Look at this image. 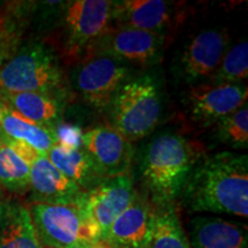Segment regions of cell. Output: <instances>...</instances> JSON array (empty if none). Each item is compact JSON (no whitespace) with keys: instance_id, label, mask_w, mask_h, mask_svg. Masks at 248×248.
<instances>
[{"instance_id":"obj_16","label":"cell","mask_w":248,"mask_h":248,"mask_svg":"<svg viewBox=\"0 0 248 248\" xmlns=\"http://www.w3.org/2000/svg\"><path fill=\"white\" fill-rule=\"evenodd\" d=\"M188 241L191 248H248L247 226L217 216H194Z\"/></svg>"},{"instance_id":"obj_21","label":"cell","mask_w":248,"mask_h":248,"mask_svg":"<svg viewBox=\"0 0 248 248\" xmlns=\"http://www.w3.org/2000/svg\"><path fill=\"white\" fill-rule=\"evenodd\" d=\"M46 156L59 171L84 192L93 190L105 179L83 146L70 147L55 144Z\"/></svg>"},{"instance_id":"obj_5","label":"cell","mask_w":248,"mask_h":248,"mask_svg":"<svg viewBox=\"0 0 248 248\" xmlns=\"http://www.w3.org/2000/svg\"><path fill=\"white\" fill-rule=\"evenodd\" d=\"M58 9L59 57L61 55L67 63H77L89 57L98 40L111 27V1H60Z\"/></svg>"},{"instance_id":"obj_23","label":"cell","mask_w":248,"mask_h":248,"mask_svg":"<svg viewBox=\"0 0 248 248\" xmlns=\"http://www.w3.org/2000/svg\"><path fill=\"white\" fill-rule=\"evenodd\" d=\"M148 248H191L175 203L154 208L153 229Z\"/></svg>"},{"instance_id":"obj_14","label":"cell","mask_w":248,"mask_h":248,"mask_svg":"<svg viewBox=\"0 0 248 248\" xmlns=\"http://www.w3.org/2000/svg\"><path fill=\"white\" fill-rule=\"evenodd\" d=\"M28 192L31 203L64 206H83L86 193L59 171L46 155H39L31 166Z\"/></svg>"},{"instance_id":"obj_3","label":"cell","mask_w":248,"mask_h":248,"mask_svg":"<svg viewBox=\"0 0 248 248\" xmlns=\"http://www.w3.org/2000/svg\"><path fill=\"white\" fill-rule=\"evenodd\" d=\"M110 128L130 142L137 141L154 131L162 114L161 92L151 74L130 77L121 86L109 107Z\"/></svg>"},{"instance_id":"obj_24","label":"cell","mask_w":248,"mask_h":248,"mask_svg":"<svg viewBox=\"0 0 248 248\" xmlns=\"http://www.w3.org/2000/svg\"><path fill=\"white\" fill-rule=\"evenodd\" d=\"M248 76V43L246 40L228 48L208 84L224 85L244 83Z\"/></svg>"},{"instance_id":"obj_4","label":"cell","mask_w":248,"mask_h":248,"mask_svg":"<svg viewBox=\"0 0 248 248\" xmlns=\"http://www.w3.org/2000/svg\"><path fill=\"white\" fill-rule=\"evenodd\" d=\"M63 70L53 46L39 40L23 43L0 68V90L63 93Z\"/></svg>"},{"instance_id":"obj_25","label":"cell","mask_w":248,"mask_h":248,"mask_svg":"<svg viewBox=\"0 0 248 248\" xmlns=\"http://www.w3.org/2000/svg\"><path fill=\"white\" fill-rule=\"evenodd\" d=\"M214 128V137L222 145L233 150L248 148V107L245 104L233 113L219 120Z\"/></svg>"},{"instance_id":"obj_6","label":"cell","mask_w":248,"mask_h":248,"mask_svg":"<svg viewBox=\"0 0 248 248\" xmlns=\"http://www.w3.org/2000/svg\"><path fill=\"white\" fill-rule=\"evenodd\" d=\"M29 210L43 248H91L101 243V232L84 206L31 203Z\"/></svg>"},{"instance_id":"obj_10","label":"cell","mask_w":248,"mask_h":248,"mask_svg":"<svg viewBox=\"0 0 248 248\" xmlns=\"http://www.w3.org/2000/svg\"><path fill=\"white\" fill-rule=\"evenodd\" d=\"M182 16L178 2L163 0L111 1V27L148 31L167 39L175 32Z\"/></svg>"},{"instance_id":"obj_11","label":"cell","mask_w":248,"mask_h":248,"mask_svg":"<svg viewBox=\"0 0 248 248\" xmlns=\"http://www.w3.org/2000/svg\"><path fill=\"white\" fill-rule=\"evenodd\" d=\"M246 84H204L188 89L186 107L191 120L203 128L214 126L229 114L247 104Z\"/></svg>"},{"instance_id":"obj_17","label":"cell","mask_w":248,"mask_h":248,"mask_svg":"<svg viewBox=\"0 0 248 248\" xmlns=\"http://www.w3.org/2000/svg\"><path fill=\"white\" fill-rule=\"evenodd\" d=\"M0 99L31 122L55 129L62 122L63 93L8 92L0 90Z\"/></svg>"},{"instance_id":"obj_27","label":"cell","mask_w":248,"mask_h":248,"mask_svg":"<svg viewBox=\"0 0 248 248\" xmlns=\"http://www.w3.org/2000/svg\"><path fill=\"white\" fill-rule=\"evenodd\" d=\"M6 140V137L4 135V132H2V129H1V125H0V145L2 144Z\"/></svg>"},{"instance_id":"obj_19","label":"cell","mask_w":248,"mask_h":248,"mask_svg":"<svg viewBox=\"0 0 248 248\" xmlns=\"http://www.w3.org/2000/svg\"><path fill=\"white\" fill-rule=\"evenodd\" d=\"M39 155L32 147L6 138L0 145V187L13 194L27 193L31 166Z\"/></svg>"},{"instance_id":"obj_15","label":"cell","mask_w":248,"mask_h":248,"mask_svg":"<svg viewBox=\"0 0 248 248\" xmlns=\"http://www.w3.org/2000/svg\"><path fill=\"white\" fill-rule=\"evenodd\" d=\"M153 219L154 208L146 198L137 193L131 204L109 226L101 243L111 248H148Z\"/></svg>"},{"instance_id":"obj_26","label":"cell","mask_w":248,"mask_h":248,"mask_svg":"<svg viewBox=\"0 0 248 248\" xmlns=\"http://www.w3.org/2000/svg\"><path fill=\"white\" fill-rule=\"evenodd\" d=\"M91 248H111V247L108 246V245L105 243H99L97 245H94V246H92Z\"/></svg>"},{"instance_id":"obj_13","label":"cell","mask_w":248,"mask_h":248,"mask_svg":"<svg viewBox=\"0 0 248 248\" xmlns=\"http://www.w3.org/2000/svg\"><path fill=\"white\" fill-rule=\"evenodd\" d=\"M82 146L105 178L129 173L133 160L131 142L110 126H97L82 133Z\"/></svg>"},{"instance_id":"obj_18","label":"cell","mask_w":248,"mask_h":248,"mask_svg":"<svg viewBox=\"0 0 248 248\" xmlns=\"http://www.w3.org/2000/svg\"><path fill=\"white\" fill-rule=\"evenodd\" d=\"M0 248H43L29 207L4 197L0 198Z\"/></svg>"},{"instance_id":"obj_2","label":"cell","mask_w":248,"mask_h":248,"mask_svg":"<svg viewBox=\"0 0 248 248\" xmlns=\"http://www.w3.org/2000/svg\"><path fill=\"white\" fill-rule=\"evenodd\" d=\"M201 159V152L184 136L167 132L145 147L140 159L141 181L156 206L175 203Z\"/></svg>"},{"instance_id":"obj_8","label":"cell","mask_w":248,"mask_h":248,"mask_svg":"<svg viewBox=\"0 0 248 248\" xmlns=\"http://www.w3.org/2000/svg\"><path fill=\"white\" fill-rule=\"evenodd\" d=\"M129 78L128 64L107 55L83 59L71 71L76 92L95 110L108 109L117 91Z\"/></svg>"},{"instance_id":"obj_12","label":"cell","mask_w":248,"mask_h":248,"mask_svg":"<svg viewBox=\"0 0 248 248\" xmlns=\"http://www.w3.org/2000/svg\"><path fill=\"white\" fill-rule=\"evenodd\" d=\"M136 194L129 173L105 178L86 192L83 206L100 230L101 241L113 222L131 204Z\"/></svg>"},{"instance_id":"obj_22","label":"cell","mask_w":248,"mask_h":248,"mask_svg":"<svg viewBox=\"0 0 248 248\" xmlns=\"http://www.w3.org/2000/svg\"><path fill=\"white\" fill-rule=\"evenodd\" d=\"M0 125L5 137L9 140L22 142L32 147L40 155H47L57 144V136L53 129L45 128L31 122L12 109L0 99Z\"/></svg>"},{"instance_id":"obj_28","label":"cell","mask_w":248,"mask_h":248,"mask_svg":"<svg viewBox=\"0 0 248 248\" xmlns=\"http://www.w3.org/2000/svg\"><path fill=\"white\" fill-rule=\"evenodd\" d=\"M2 197V193H1V190H0V198Z\"/></svg>"},{"instance_id":"obj_7","label":"cell","mask_w":248,"mask_h":248,"mask_svg":"<svg viewBox=\"0 0 248 248\" xmlns=\"http://www.w3.org/2000/svg\"><path fill=\"white\" fill-rule=\"evenodd\" d=\"M228 48L229 35L225 30L198 32L173 59L171 70L176 80L188 89L208 84Z\"/></svg>"},{"instance_id":"obj_1","label":"cell","mask_w":248,"mask_h":248,"mask_svg":"<svg viewBox=\"0 0 248 248\" xmlns=\"http://www.w3.org/2000/svg\"><path fill=\"white\" fill-rule=\"evenodd\" d=\"M179 199L188 213L247 217V154L225 151L201 157Z\"/></svg>"},{"instance_id":"obj_20","label":"cell","mask_w":248,"mask_h":248,"mask_svg":"<svg viewBox=\"0 0 248 248\" xmlns=\"http://www.w3.org/2000/svg\"><path fill=\"white\" fill-rule=\"evenodd\" d=\"M37 2H0V68L23 44L24 33L33 21Z\"/></svg>"},{"instance_id":"obj_9","label":"cell","mask_w":248,"mask_h":248,"mask_svg":"<svg viewBox=\"0 0 248 248\" xmlns=\"http://www.w3.org/2000/svg\"><path fill=\"white\" fill-rule=\"evenodd\" d=\"M166 42L167 38L148 31L110 27L98 40L89 57L107 55L125 64L148 68L162 60Z\"/></svg>"}]
</instances>
